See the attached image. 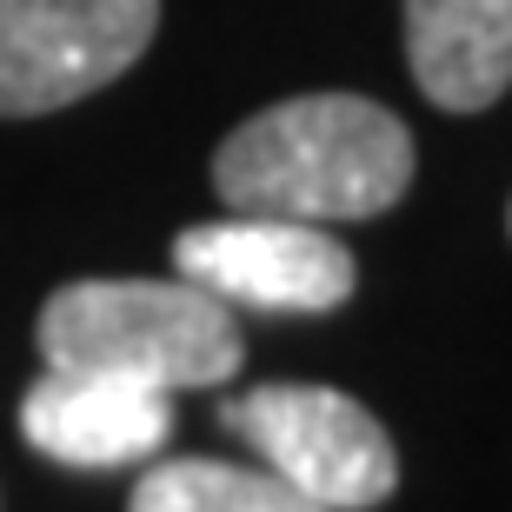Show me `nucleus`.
Masks as SVG:
<instances>
[{
    "mask_svg": "<svg viewBox=\"0 0 512 512\" xmlns=\"http://www.w3.org/2000/svg\"><path fill=\"white\" fill-rule=\"evenodd\" d=\"M406 67L446 114H486L512 87V0H406Z\"/></svg>",
    "mask_w": 512,
    "mask_h": 512,
    "instance_id": "obj_7",
    "label": "nucleus"
},
{
    "mask_svg": "<svg viewBox=\"0 0 512 512\" xmlns=\"http://www.w3.org/2000/svg\"><path fill=\"white\" fill-rule=\"evenodd\" d=\"M40 360L74 373H114L160 393L220 386L240 373L233 306L187 280H74L40 306Z\"/></svg>",
    "mask_w": 512,
    "mask_h": 512,
    "instance_id": "obj_2",
    "label": "nucleus"
},
{
    "mask_svg": "<svg viewBox=\"0 0 512 512\" xmlns=\"http://www.w3.org/2000/svg\"><path fill=\"white\" fill-rule=\"evenodd\" d=\"M506 233H512V207H506Z\"/></svg>",
    "mask_w": 512,
    "mask_h": 512,
    "instance_id": "obj_9",
    "label": "nucleus"
},
{
    "mask_svg": "<svg viewBox=\"0 0 512 512\" xmlns=\"http://www.w3.org/2000/svg\"><path fill=\"white\" fill-rule=\"evenodd\" d=\"M173 393L114 373H74L47 366L27 399H20V433L34 453L74 473H107V466H147L173 433Z\"/></svg>",
    "mask_w": 512,
    "mask_h": 512,
    "instance_id": "obj_6",
    "label": "nucleus"
},
{
    "mask_svg": "<svg viewBox=\"0 0 512 512\" xmlns=\"http://www.w3.org/2000/svg\"><path fill=\"white\" fill-rule=\"evenodd\" d=\"M173 273L220 306L247 313H333L353 300L360 266L326 227L273 220V213H233L207 220L173 240Z\"/></svg>",
    "mask_w": 512,
    "mask_h": 512,
    "instance_id": "obj_5",
    "label": "nucleus"
},
{
    "mask_svg": "<svg viewBox=\"0 0 512 512\" xmlns=\"http://www.w3.org/2000/svg\"><path fill=\"white\" fill-rule=\"evenodd\" d=\"M160 0H0V120H34L120 80L153 47Z\"/></svg>",
    "mask_w": 512,
    "mask_h": 512,
    "instance_id": "obj_4",
    "label": "nucleus"
},
{
    "mask_svg": "<svg viewBox=\"0 0 512 512\" xmlns=\"http://www.w3.org/2000/svg\"><path fill=\"white\" fill-rule=\"evenodd\" d=\"M127 512H320L293 486L253 466H227V459H167L140 473Z\"/></svg>",
    "mask_w": 512,
    "mask_h": 512,
    "instance_id": "obj_8",
    "label": "nucleus"
},
{
    "mask_svg": "<svg viewBox=\"0 0 512 512\" xmlns=\"http://www.w3.org/2000/svg\"><path fill=\"white\" fill-rule=\"evenodd\" d=\"M227 433L260 453V466L320 512H373L399 486V453L386 426L353 393L333 386H253L220 406Z\"/></svg>",
    "mask_w": 512,
    "mask_h": 512,
    "instance_id": "obj_3",
    "label": "nucleus"
},
{
    "mask_svg": "<svg viewBox=\"0 0 512 512\" xmlns=\"http://www.w3.org/2000/svg\"><path fill=\"white\" fill-rule=\"evenodd\" d=\"M213 187L240 213L273 220H373L413 187V133L360 94L273 100L213 153Z\"/></svg>",
    "mask_w": 512,
    "mask_h": 512,
    "instance_id": "obj_1",
    "label": "nucleus"
}]
</instances>
